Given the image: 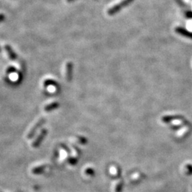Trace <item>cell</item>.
<instances>
[{
    "mask_svg": "<svg viewBox=\"0 0 192 192\" xmlns=\"http://www.w3.org/2000/svg\"><path fill=\"white\" fill-rule=\"evenodd\" d=\"M16 71H17V70H16V68H15V67L10 66L8 67L7 71H6V72H7V74H11V73H16Z\"/></svg>",
    "mask_w": 192,
    "mask_h": 192,
    "instance_id": "11",
    "label": "cell"
},
{
    "mask_svg": "<svg viewBox=\"0 0 192 192\" xmlns=\"http://www.w3.org/2000/svg\"><path fill=\"white\" fill-rule=\"evenodd\" d=\"M132 0H122V1H120V2H118L117 4H116V5L113 6L111 8H110V9H108V11H107V13H108V14H110V15L115 14V12H117L118 10L120 9V7L126 5L127 4L130 2Z\"/></svg>",
    "mask_w": 192,
    "mask_h": 192,
    "instance_id": "3",
    "label": "cell"
},
{
    "mask_svg": "<svg viewBox=\"0 0 192 192\" xmlns=\"http://www.w3.org/2000/svg\"><path fill=\"white\" fill-rule=\"evenodd\" d=\"M122 189H123V182L120 181L118 183L115 187V192H122Z\"/></svg>",
    "mask_w": 192,
    "mask_h": 192,
    "instance_id": "13",
    "label": "cell"
},
{
    "mask_svg": "<svg viewBox=\"0 0 192 192\" xmlns=\"http://www.w3.org/2000/svg\"><path fill=\"white\" fill-rule=\"evenodd\" d=\"M48 134V130L46 129H42L41 131L40 132L39 135L37 136V138L35 139L32 143V147L33 148H37L39 147V145L41 144V142H43L44 138H46V134Z\"/></svg>",
    "mask_w": 192,
    "mask_h": 192,
    "instance_id": "2",
    "label": "cell"
},
{
    "mask_svg": "<svg viewBox=\"0 0 192 192\" xmlns=\"http://www.w3.org/2000/svg\"><path fill=\"white\" fill-rule=\"evenodd\" d=\"M78 141L82 145H86L88 142V140L86 138H84L83 136H78Z\"/></svg>",
    "mask_w": 192,
    "mask_h": 192,
    "instance_id": "12",
    "label": "cell"
},
{
    "mask_svg": "<svg viewBox=\"0 0 192 192\" xmlns=\"http://www.w3.org/2000/svg\"><path fill=\"white\" fill-rule=\"evenodd\" d=\"M46 167V165H39L36 166V167H33L31 170V172L33 173V174H41L42 172H44V171L45 170V169Z\"/></svg>",
    "mask_w": 192,
    "mask_h": 192,
    "instance_id": "8",
    "label": "cell"
},
{
    "mask_svg": "<svg viewBox=\"0 0 192 192\" xmlns=\"http://www.w3.org/2000/svg\"><path fill=\"white\" fill-rule=\"evenodd\" d=\"M44 86L45 87H48V86H54L56 88H59L58 83L56 81L53 79H46L44 81Z\"/></svg>",
    "mask_w": 192,
    "mask_h": 192,
    "instance_id": "7",
    "label": "cell"
},
{
    "mask_svg": "<svg viewBox=\"0 0 192 192\" xmlns=\"http://www.w3.org/2000/svg\"><path fill=\"white\" fill-rule=\"evenodd\" d=\"M59 106H60V104L58 102H53L50 104L46 105L45 107H44V110L46 112H51L54 110L58 109Z\"/></svg>",
    "mask_w": 192,
    "mask_h": 192,
    "instance_id": "6",
    "label": "cell"
},
{
    "mask_svg": "<svg viewBox=\"0 0 192 192\" xmlns=\"http://www.w3.org/2000/svg\"><path fill=\"white\" fill-rule=\"evenodd\" d=\"M46 122V119L44 117H41L38 120V121L36 122L32 127L31 128L30 131L28 133V135H27V138L28 139H31L33 136L35 135L36 132H37V130L39 129L43 125V124Z\"/></svg>",
    "mask_w": 192,
    "mask_h": 192,
    "instance_id": "1",
    "label": "cell"
},
{
    "mask_svg": "<svg viewBox=\"0 0 192 192\" xmlns=\"http://www.w3.org/2000/svg\"><path fill=\"white\" fill-rule=\"evenodd\" d=\"M85 173L87 175H88V176H93L95 174H96V172H95V170L93 169L90 168V167L86 168L85 170Z\"/></svg>",
    "mask_w": 192,
    "mask_h": 192,
    "instance_id": "9",
    "label": "cell"
},
{
    "mask_svg": "<svg viewBox=\"0 0 192 192\" xmlns=\"http://www.w3.org/2000/svg\"><path fill=\"white\" fill-rule=\"evenodd\" d=\"M186 169H187V174L188 175H191L192 174V165L191 164H188L186 166Z\"/></svg>",
    "mask_w": 192,
    "mask_h": 192,
    "instance_id": "14",
    "label": "cell"
},
{
    "mask_svg": "<svg viewBox=\"0 0 192 192\" xmlns=\"http://www.w3.org/2000/svg\"><path fill=\"white\" fill-rule=\"evenodd\" d=\"M73 63L71 61L67 62L66 65V79L67 81L70 82L73 79Z\"/></svg>",
    "mask_w": 192,
    "mask_h": 192,
    "instance_id": "4",
    "label": "cell"
},
{
    "mask_svg": "<svg viewBox=\"0 0 192 192\" xmlns=\"http://www.w3.org/2000/svg\"><path fill=\"white\" fill-rule=\"evenodd\" d=\"M2 52V48H1V46H0V53Z\"/></svg>",
    "mask_w": 192,
    "mask_h": 192,
    "instance_id": "17",
    "label": "cell"
},
{
    "mask_svg": "<svg viewBox=\"0 0 192 192\" xmlns=\"http://www.w3.org/2000/svg\"><path fill=\"white\" fill-rule=\"evenodd\" d=\"M67 160H68V162L71 165H75L78 162L77 158L75 157H68L67 158Z\"/></svg>",
    "mask_w": 192,
    "mask_h": 192,
    "instance_id": "10",
    "label": "cell"
},
{
    "mask_svg": "<svg viewBox=\"0 0 192 192\" xmlns=\"http://www.w3.org/2000/svg\"><path fill=\"white\" fill-rule=\"evenodd\" d=\"M66 1L68 2H73L75 1V0H66Z\"/></svg>",
    "mask_w": 192,
    "mask_h": 192,
    "instance_id": "16",
    "label": "cell"
},
{
    "mask_svg": "<svg viewBox=\"0 0 192 192\" xmlns=\"http://www.w3.org/2000/svg\"><path fill=\"white\" fill-rule=\"evenodd\" d=\"M5 48L6 50V52L7 53L8 56H9V58L11 59V60L14 61L17 58V55H16V53L14 51V50L12 49V48L9 45L6 44L5 46Z\"/></svg>",
    "mask_w": 192,
    "mask_h": 192,
    "instance_id": "5",
    "label": "cell"
},
{
    "mask_svg": "<svg viewBox=\"0 0 192 192\" xmlns=\"http://www.w3.org/2000/svg\"><path fill=\"white\" fill-rule=\"evenodd\" d=\"M5 19H6V16L5 14L2 13H0V23L4 22V21L5 20Z\"/></svg>",
    "mask_w": 192,
    "mask_h": 192,
    "instance_id": "15",
    "label": "cell"
}]
</instances>
